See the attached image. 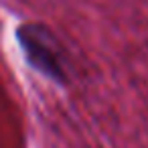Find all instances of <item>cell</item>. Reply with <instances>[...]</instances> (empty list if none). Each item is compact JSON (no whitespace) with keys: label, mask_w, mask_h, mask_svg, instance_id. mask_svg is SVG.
<instances>
[{"label":"cell","mask_w":148,"mask_h":148,"mask_svg":"<svg viewBox=\"0 0 148 148\" xmlns=\"http://www.w3.org/2000/svg\"><path fill=\"white\" fill-rule=\"evenodd\" d=\"M18 39H21V43H23V47L27 51V57L31 59V63L35 67H39L47 75L59 77V73H61L59 55L53 49L49 37L39 27H25V29H21Z\"/></svg>","instance_id":"cell-1"}]
</instances>
